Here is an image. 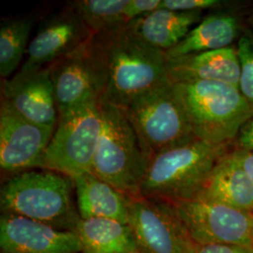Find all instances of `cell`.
I'll return each mask as SVG.
<instances>
[{
	"label": "cell",
	"instance_id": "484cf974",
	"mask_svg": "<svg viewBox=\"0 0 253 253\" xmlns=\"http://www.w3.org/2000/svg\"><path fill=\"white\" fill-rule=\"evenodd\" d=\"M195 253H253V248L239 245H205L198 246Z\"/></svg>",
	"mask_w": 253,
	"mask_h": 253
},
{
	"label": "cell",
	"instance_id": "603a6c76",
	"mask_svg": "<svg viewBox=\"0 0 253 253\" xmlns=\"http://www.w3.org/2000/svg\"><path fill=\"white\" fill-rule=\"evenodd\" d=\"M237 55L240 63L239 90L253 106V35L247 33L239 37Z\"/></svg>",
	"mask_w": 253,
	"mask_h": 253
},
{
	"label": "cell",
	"instance_id": "2e32d148",
	"mask_svg": "<svg viewBox=\"0 0 253 253\" xmlns=\"http://www.w3.org/2000/svg\"><path fill=\"white\" fill-rule=\"evenodd\" d=\"M198 195L253 212V180L235 154L224 155Z\"/></svg>",
	"mask_w": 253,
	"mask_h": 253
},
{
	"label": "cell",
	"instance_id": "5bb4252c",
	"mask_svg": "<svg viewBox=\"0 0 253 253\" xmlns=\"http://www.w3.org/2000/svg\"><path fill=\"white\" fill-rule=\"evenodd\" d=\"M1 98L22 118L40 126L55 128L58 112L48 67L3 80Z\"/></svg>",
	"mask_w": 253,
	"mask_h": 253
},
{
	"label": "cell",
	"instance_id": "ba28073f",
	"mask_svg": "<svg viewBox=\"0 0 253 253\" xmlns=\"http://www.w3.org/2000/svg\"><path fill=\"white\" fill-rule=\"evenodd\" d=\"M171 204L197 246L239 245L253 248V212L201 195Z\"/></svg>",
	"mask_w": 253,
	"mask_h": 253
},
{
	"label": "cell",
	"instance_id": "4fadbf2b",
	"mask_svg": "<svg viewBox=\"0 0 253 253\" xmlns=\"http://www.w3.org/2000/svg\"><path fill=\"white\" fill-rule=\"evenodd\" d=\"M88 42L48 66L58 117L85 103L99 101L98 80Z\"/></svg>",
	"mask_w": 253,
	"mask_h": 253
},
{
	"label": "cell",
	"instance_id": "9c48e42d",
	"mask_svg": "<svg viewBox=\"0 0 253 253\" xmlns=\"http://www.w3.org/2000/svg\"><path fill=\"white\" fill-rule=\"evenodd\" d=\"M127 199L128 224L139 253H195L198 246L171 203L141 195Z\"/></svg>",
	"mask_w": 253,
	"mask_h": 253
},
{
	"label": "cell",
	"instance_id": "9a60e30c",
	"mask_svg": "<svg viewBox=\"0 0 253 253\" xmlns=\"http://www.w3.org/2000/svg\"><path fill=\"white\" fill-rule=\"evenodd\" d=\"M167 59L171 83L206 80L239 86L240 63L237 51L232 46Z\"/></svg>",
	"mask_w": 253,
	"mask_h": 253
},
{
	"label": "cell",
	"instance_id": "7402d4cb",
	"mask_svg": "<svg viewBox=\"0 0 253 253\" xmlns=\"http://www.w3.org/2000/svg\"><path fill=\"white\" fill-rule=\"evenodd\" d=\"M128 0H77L70 6L92 35L126 24L124 12Z\"/></svg>",
	"mask_w": 253,
	"mask_h": 253
},
{
	"label": "cell",
	"instance_id": "4316f807",
	"mask_svg": "<svg viewBox=\"0 0 253 253\" xmlns=\"http://www.w3.org/2000/svg\"><path fill=\"white\" fill-rule=\"evenodd\" d=\"M239 149L253 151V117L250 118L236 137Z\"/></svg>",
	"mask_w": 253,
	"mask_h": 253
},
{
	"label": "cell",
	"instance_id": "52a82bcc",
	"mask_svg": "<svg viewBox=\"0 0 253 253\" xmlns=\"http://www.w3.org/2000/svg\"><path fill=\"white\" fill-rule=\"evenodd\" d=\"M100 130V103L97 100L59 116L40 168L60 172L73 179L92 172Z\"/></svg>",
	"mask_w": 253,
	"mask_h": 253
},
{
	"label": "cell",
	"instance_id": "d6986e66",
	"mask_svg": "<svg viewBox=\"0 0 253 253\" xmlns=\"http://www.w3.org/2000/svg\"><path fill=\"white\" fill-rule=\"evenodd\" d=\"M239 19L233 14L217 13L203 19L180 42L166 52L167 57H179L219 50L239 37Z\"/></svg>",
	"mask_w": 253,
	"mask_h": 253
},
{
	"label": "cell",
	"instance_id": "7a4b0ae2",
	"mask_svg": "<svg viewBox=\"0 0 253 253\" xmlns=\"http://www.w3.org/2000/svg\"><path fill=\"white\" fill-rule=\"evenodd\" d=\"M228 145L195 138L154 155L141 184V196L170 203L197 196L219 160L226 155Z\"/></svg>",
	"mask_w": 253,
	"mask_h": 253
},
{
	"label": "cell",
	"instance_id": "8992f818",
	"mask_svg": "<svg viewBox=\"0 0 253 253\" xmlns=\"http://www.w3.org/2000/svg\"><path fill=\"white\" fill-rule=\"evenodd\" d=\"M124 111L149 160L196 138L171 82L139 96Z\"/></svg>",
	"mask_w": 253,
	"mask_h": 253
},
{
	"label": "cell",
	"instance_id": "30bf717a",
	"mask_svg": "<svg viewBox=\"0 0 253 253\" xmlns=\"http://www.w3.org/2000/svg\"><path fill=\"white\" fill-rule=\"evenodd\" d=\"M54 129L22 118L1 98L0 167L2 171L24 172L40 168Z\"/></svg>",
	"mask_w": 253,
	"mask_h": 253
},
{
	"label": "cell",
	"instance_id": "e0dca14e",
	"mask_svg": "<svg viewBox=\"0 0 253 253\" xmlns=\"http://www.w3.org/2000/svg\"><path fill=\"white\" fill-rule=\"evenodd\" d=\"M202 18V12L174 11L161 8L128 22L127 25L145 43L166 53L184 40Z\"/></svg>",
	"mask_w": 253,
	"mask_h": 253
},
{
	"label": "cell",
	"instance_id": "83f0119b",
	"mask_svg": "<svg viewBox=\"0 0 253 253\" xmlns=\"http://www.w3.org/2000/svg\"><path fill=\"white\" fill-rule=\"evenodd\" d=\"M234 154L253 180V151L237 148Z\"/></svg>",
	"mask_w": 253,
	"mask_h": 253
},
{
	"label": "cell",
	"instance_id": "ac0fdd59",
	"mask_svg": "<svg viewBox=\"0 0 253 253\" xmlns=\"http://www.w3.org/2000/svg\"><path fill=\"white\" fill-rule=\"evenodd\" d=\"M77 209L81 218H110L128 224L126 194L87 172L73 178Z\"/></svg>",
	"mask_w": 253,
	"mask_h": 253
},
{
	"label": "cell",
	"instance_id": "d4e9b609",
	"mask_svg": "<svg viewBox=\"0 0 253 253\" xmlns=\"http://www.w3.org/2000/svg\"><path fill=\"white\" fill-rule=\"evenodd\" d=\"M163 0H128L124 16L126 23L162 8Z\"/></svg>",
	"mask_w": 253,
	"mask_h": 253
},
{
	"label": "cell",
	"instance_id": "277c9868",
	"mask_svg": "<svg viewBox=\"0 0 253 253\" xmlns=\"http://www.w3.org/2000/svg\"><path fill=\"white\" fill-rule=\"evenodd\" d=\"M73 188V178L52 170L18 172L1 187V211L75 232L81 217L74 207Z\"/></svg>",
	"mask_w": 253,
	"mask_h": 253
},
{
	"label": "cell",
	"instance_id": "8fae6325",
	"mask_svg": "<svg viewBox=\"0 0 253 253\" xmlns=\"http://www.w3.org/2000/svg\"><path fill=\"white\" fill-rule=\"evenodd\" d=\"M90 31L69 5L46 19L40 26L27 48V58L19 69V75L36 72L85 44Z\"/></svg>",
	"mask_w": 253,
	"mask_h": 253
},
{
	"label": "cell",
	"instance_id": "6da1fadb",
	"mask_svg": "<svg viewBox=\"0 0 253 253\" xmlns=\"http://www.w3.org/2000/svg\"><path fill=\"white\" fill-rule=\"evenodd\" d=\"M99 103L125 109L145 92L170 81L166 53L136 36L127 23L91 37Z\"/></svg>",
	"mask_w": 253,
	"mask_h": 253
},
{
	"label": "cell",
	"instance_id": "5b68a950",
	"mask_svg": "<svg viewBox=\"0 0 253 253\" xmlns=\"http://www.w3.org/2000/svg\"><path fill=\"white\" fill-rule=\"evenodd\" d=\"M101 130L92 173L126 196H140V188L149 162L125 111L100 104Z\"/></svg>",
	"mask_w": 253,
	"mask_h": 253
},
{
	"label": "cell",
	"instance_id": "44dd1931",
	"mask_svg": "<svg viewBox=\"0 0 253 253\" xmlns=\"http://www.w3.org/2000/svg\"><path fill=\"white\" fill-rule=\"evenodd\" d=\"M34 20L30 17L9 18L0 27V74L3 80L18 69L29 45Z\"/></svg>",
	"mask_w": 253,
	"mask_h": 253
},
{
	"label": "cell",
	"instance_id": "ffe728a7",
	"mask_svg": "<svg viewBox=\"0 0 253 253\" xmlns=\"http://www.w3.org/2000/svg\"><path fill=\"white\" fill-rule=\"evenodd\" d=\"M82 253H139L129 224L110 218H80L75 229Z\"/></svg>",
	"mask_w": 253,
	"mask_h": 253
},
{
	"label": "cell",
	"instance_id": "7c38bea8",
	"mask_svg": "<svg viewBox=\"0 0 253 253\" xmlns=\"http://www.w3.org/2000/svg\"><path fill=\"white\" fill-rule=\"evenodd\" d=\"M2 253H82L74 231L60 230L31 218L2 213L0 217Z\"/></svg>",
	"mask_w": 253,
	"mask_h": 253
},
{
	"label": "cell",
	"instance_id": "3957f363",
	"mask_svg": "<svg viewBox=\"0 0 253 253\" xmlns=\"http://www.w3.org/2000/svg\"><path fill=\"white\" fill-rule=\"evenodd\" d=\"M196 138L214 145H229L246 122L253 106L238 87L217 81L172 83Z\"/></svg>",
	"mask_w": 253,
	"mask_h": 253
},
{
	"label": "cell",
	"instance_id": "cb8c5ba5",
	"mask_svg": "<svg viewBox=\"0 0 253 253\" xmlns=\"http://www.w3.org/2000/svg\"><path fill=\"white\" fill-rule=\"evenodd\" d=\"M223 5L220 0H163L162 8L174 11L202 12V10L218 8Z\"/></svg>",
	"mask_w": 253,
	"mask_h": 253
}]
</instances>
